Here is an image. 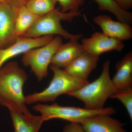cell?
<instances>
[{
	"label": "cell",
	"instance_id": "obj_1",
	"mask_svg": "<svg viewBox=\"0 0 132 132\" xmlns=\"http://www.w3.org/2000/svg\"><path fill=\"white\" fill-rule=\"evenodd\" d=\"M27 75L16 62H10L0 69V105L26 114L29 111L26 106L23 93Z\"/></svg>",
	"mask_w": 132,
	"mask_h": 132
},
{
	"label": "cell",
	"instance_id": "obj_2",
	"mask_svg": "<svg viewBox=\"0 0 132 132\" xmlns=\"http://www.w3.org/2000/svg\"><path fill=\"white\" fill-rule=\"evenodd\" d=\"M110 61H106L98 78L67 95L83 102L85 108L90 109L104 108L107 100L117 90L110 78Z\"/></svg>",
	"mask_w": 132,
	"mask_h": 132
},
{
	"label": "cell",
	"instance_id": "obj_3",
	"mask_svg": "<svg viewBox=\"0 0 132 132\" xmlns=\"http://www.w3.org/2000/svg\"><path fill=\"white\" fill-rule=\"evenodd\" d=\"M50 68L53 73V76L48 86L42 92L25 96L26 104L54 101L60 95L78 90L89 82L74 77L52 64Z\"/></svg>",
	"mask_w": 132,
	"mask_h": 132
},
{
	"label": "cell",
	"instance_id": "obj_4",
	"mask_svg": "<svg viewBox=\"0 0 132 132\" xmlns=\"http://www.w3.org/2000/svg\"><path fill=\"white\" fill-rule=\"evenodd\" d=\"M81 15L79 11L65 13L55 8L41 16L23 36L38 38L57 35L69 40H78L82 37V35L72 34L69 32L62 27L61 21L71 22L75 17Z\"/></svg>",
	"mask_w": 132,
	"mask_h": 132
},
{
	"label": "cell",
	"instance_id": "obj_5",
	"mask_svg": "<svg viewBox=\"0 0 132 132\" xmlns=\"http://www.w3.org/2000/svg\"><path fill=\"white\" fill-rule=\"evenodd\" d=\"M34 110L40 113L45 121L52 119H61L70 123L81 124L87 118L99 114L111 115L115 113V109L112 107L100 109H90L73 106H62L57 104L52 105L37 104Z\"/></svg>",
	"mask_w": 132,
	"mask_h": 132
},
{
	"label": "cell",
	"instance_id": "obj_6",
	"mask_svg": "<svg viewBox=\"0 0 132 132\" xmlns=\"http://www.w3.org/2000/svg\"><path fill=\"white\" fill-rule=\"evenodd\" d=\"M62 43L61 37L57 36L46 45L33 48L24 54L22 63L24 66L31 67L39 81L47 76L52 58Z\"/></svg>",
	"mask_w": 132,
	"mask_h": 132
},
{
	"label": "cell",
	"instance_id": "obj_7",
	"mask_svg": "<svg viewBox=\"0 0 132 132\" xmlns=\"http://www.w3.org/2000/svg\"><path fill=\"white\" fill-rule=\"evenodd\" d=\"M54 38L48 35L38 38L20 36L15 42L7 47L0 48V69L6 62L13 57L28 52L29 50L46 45Z\"/></svg>",
	"mask_w": 132,
	"mask_h": 132
},
{
	"label": "cell",
	"instance_id": "obj_8",
	"mask_svg": "<svg viewBox=\"0 0 132 132\" xmlns=\"http://www.w3.org/2000/svg\"><path fill=\"white\" fill-rule=\"evenodd\" d=\"M81 45L85 52L97 57L110 51L121 52L125 47L122 41L98 32L93 33L90 38L82 39Z\"/></svg>",
	"mask_w": 132,
	"mask_h": 132
},
{
	"label": "cell",
	"instance_id": "obj_9",
	"mask_svg": "<svg viewBox=\"0 0 132 132\" xmlns=\"http://www.w3.org/2000/svg\"><path fill=\"white\" fill-rule=\"evenodd\" d=\"M18 10L8 2H0V48L12 45L17 37L15 23Z\"/></svg>",
	"mask_w": 132,
	"mask_h": 132
},
{
	"label": "cell",
	"instance_id": "obj_10",
	"mask_svg": "<svg viewBox=\"0 0 132 132\" xmlns=\"http://www.w3.org/2000/svg\"><path fill=\"white\" fill-rule=\"evenodd\" d=\"M93 21L101 28L102 33L108 36L122 41L132 39V28L130 24L115 21L107 15L95 16Z\"/></svg>",
	"mask_w": 132,
	"mask_h": 132
},
{
	"label": "cell",
	"instance_id": "obj_11",
	"mask_svg": "<svg viewBox=\"0 0 132 132\" xmlns=\"http://www.w3.org/2000/svg\"><path fill=\"white\" fill-rule=\"evenodd\" d=\"M110 116H94L87 118L81 125L86 132H127L120 121Z\"/></svg>",
	"mask_w": 132,
	"mask_h": 132
},
{
	"label": "cell",
	"instance_id": "obj_12",
	"mask_svg": "<svg viewBox=\"0 0 132 132\" xmlns=\"http://www.w3.org/2000/svg\"><path fill=\"white\" fill-rule=\"evenodd\" d=\"M99 59V57L85 51L64 70L74 77L88 80L90 73L97 67Z\"/></svg>",
	"mask_w": 132,
	"mask_h": 132
},
{
	"label": "cell",
	"instance_id": "obj_13",
	"mask_svg": "<svg viewBox=\"0 0 132 132\" xmlns=\"http://www.w3.org/2000/svg\"><path fill=\"white\" fill-rule=\"evenodd\" d=\"M84 51L82 45L78 40H70L62 43L54 55L51 64L64 69Z\"/></svg>",
	"mask_w": 132,
	"mask_h": 132
},
{
	"label": "cell",
	"instance_id": "obj_14",
	"mask_svg": "<svg viewBox=\"0 0 132 132\" xmlns=\"http://www.w3.org/2000/svg\"><path fill=\"white\" fill-rule=\"evenodd\" d=\"M14 132H38L45 121L42 116L33 115L30 113L24 114L10 110Z\"/></svg>",
	"mask_w": 132,
	"mask_h": 132
},
{
	"label": "cell",
	"instance_id": "obj_15",
	"mask_svg": "<svg viewBox=\"0 0 132 132\" xmlns=\"http://www.w3.org/2000/svg\"><path fill=\"white\" fill-rule=\"evenodd\" d=\"M116 72L112 81L117 90L132 88V52H130L117 62Z\"/></svg>",
	"mask_w": 132,
	"mask_h": 132
},
{
	"label": "cell",
	"instance_id": "obj_16",
	"mask_svg": "<svg viewBox=\"0 0 132 132\" xmlns=\"http://www.w3.org/2000/svg\"><path fill=\"white\" fill-rule=\"evenodd\" d=\"M40 16L31 12L25 6L19 8L15 19V33L16 37L23 36Z\"/></svg>",
	"mask_w": 132,
	"mask_h": 132
},
{
	"label": "cell",
	"instance_id": "obj_17",
	"mask_svg": "<svg viewBox=\"0 0 132 132\" xmlns=\"http://www.w3.org/2000/svg\"><path fill=\"white\" fill-rule=\"evenodd\" d=\"M100 10H106L115 15L118 21L131 24L132 22V13L120 7L114 0H94Z\"/></svg>",
	"mask_w": 132,
	"mask_h": 132
},
{
	"label": "cell",
	"instance_id": "obj_18",
	"mask_svg": "<svg viewBox=\"0 0 132 132\" xmlns=\"http://www.w3.org/2000/svg\"><path fill=\"white\" fill-rule=\"evenodd\" d=\"M56 0H28L25 6L34 13L42 16L55 8Z\"/></svg>",
	"mask_w": 132,
	"mask_h": 132
},
{
	"label": "cell",
	"instance_id": "obj_19",
	"mask_svg": "<svg viewBox=\"0 0 132 132\" xmlns=\"http://www.w3.org/2000/svg\"><path fill=\"white\" fill-rule=\"evenodd\" d=\"M110 98L119 100L123 104L132 120V88L117 90Z\"/></svg>",
	"mask_w": 132,
	"mask_h": 132
},
{
	"label": "cell",
	"instance_id": "obj_20",
	"mask_svg": "<svg viewBox=\"0 0 132 132\" xmlns=\"http://www.w3.org/2000/svg\"><path fill=\"white\" fill-rule=\"evenodd\" d=\"M61 8L62 12H75L79 11V8L83 4L84 0H56Z\"/></svg>",
	"mask_w": 132,
	"mask_h": 132
},
{
	"label": "cell",
	"instance_id": "obj_21",
	"mask_svg": "<svg viewBox=\"0 0 132 132\" xmlns=\"http://www.w3.org/2000/svg\"><path fill=\"white\" fill-rule=\"evenodd\" d=\"M62 132H86L81 124L70 123L66 125Z\"/></svg>",
	"mask_w": 132,
	"mask_h": 132
},
{
	"label": "cell",
	"instance_id": "obj_22",
	"mask_svg": "<svg viewBox=\"0 0 132 132\" xmlns=\"http://www.w3.org/2000/svg\"><path fill=\"white\" fill-rule=\"evenodd\" d=\"M117 5L124 10L131 9L132 6V0H114Z\"/></svg>",
	"mask_w": 132,
	"mask_h": 132
},
{
	"label": "cell",
	"instance_id": "obj_23",
	"mask_svg": "<svg viewBox=\"0 0 132 132\" xmlns=\"http://www.w3.org/2000/svg\"><path fill=\"white\" fill-rule=\"evenodd\" d=\"M28 0H7L14 7L18 9L22 6H25Z\"/></svg>",
	"mask_w": 132,
	"mask_h": 132
},
{
	"label": "cell",
	"instance_id": "obj_24",
	"mask_svg": "<svg viewBox=\"0 0 132 132\" xmlns=\"http://www.w3.org/2000/svg\"><path fill=\"white\" fill-rule=\"evenodd\" d=\"M7 2V0H0V2Z\"/></svg>",
	"mask_w": 132,
	"mask_h": 132
}]
</instances>
